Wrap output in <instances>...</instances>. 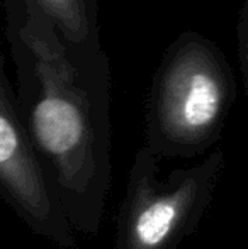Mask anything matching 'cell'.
<instances>
[{"label":"cell","mask_w":248,"mask_h":249,"mask_svg":"<svg viewBox=\"0 0 248 249\" xmlns=\"http://www.w3.org/2000/svg\"><path fill=\"white\" fill-rule=\"evenodd\" d=\"M16 104L75 234L95 237L113 183V71L106 51L66 46L38 14L3 0Z\"/></svg>","instance_id":"6da1fadb"},{"label":"cell","mask_w":248,"mask_h":249,"mask_svg":"<svg viewBox=\"0 0 248 249\" xmlns=\"http://www.w3.org/2000/svg\"><path fill=\"white\" fill-rule=\"evenodd\" d=\"M238 97L225 53L186 31L169 44L153 73L145 107V146L163 158H194L221 139Z\"/></svg>","instance_id":"7a4b0ae2"},{"label":"cell","mask_w":248,"mask_h":249,"mask_svg":"<svg viewBox=\"0 0 248 249\" xmlns=\"http://www.w3.org/2000/svg\"><path fill=\"white\" fill-rule=\"evenodd\" d=\"M160 161L145 144L136 151L117 210L114 249H179L208 213L228 163L216 148L162 178Z\"/></svg>","instance_id":"3957f363"},{"label":"cell","mask_w":248,"mask_h":249,"mask_svg":"<svg viewBox=\"0 0 248 249\" xmlns=\"http://www.w3.org/2000/svg\"><path fill=\"white\" fill-rule=\"evenodd\" d=\"M0 198L33 231L58 249H76L78 241L20 121L0 34Z\"/></svg>","instance_id":"277c9868"},{"label":"cell","mask_w":248,"mask_h":249,"mask_svg":"<svg viewBox=\"0 0 248 249\" xmlns=\"http://www.w3.org/2000/svg\"><path fill=\"white\" fill-rule=\"evenodd\" d=\"M43 17L70 50L104 51L99 29V0H12Z\"/></svg>","instance_id":"5b68a950"},{"label":"cell","mask_w":248,"mask_h":249,"mask_svg":"<svg viewBox=\"0 0 248 249\" xmlns=\"http://www.w3.org/2000/svg\"><path fill=\"white\" fill-rule=\"evenodd\" d=\"M236 43H238L240 70H242L243 83L248 93V0L243 2L238 20H236Z\"/></svg>","instance_id":"8992f818"}]
</instances>
